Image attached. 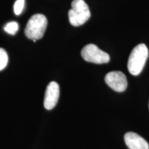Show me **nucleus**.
<instances>
[{"label": "nucleus", "mask_w": 149, "mask_h": 149, "mask_svg": "<svg viewBox=\"0 0 149 149\" xmlns=\"http://www.w3.org/2000/svg\"><path fill=\"white\" fill-rule=\"evenodd\" d=\"M148 57V50L144 44H139L132 50L128 61V69L130 73L137 76L144 68Z\"/></svg>", "instance_id": "1"}, {"label": "nucleus", "mask_w": 149, "mask_h": 149, "mask_svg": "<svg viewBox=\"0 0 149 149\" xmlns=\"http://www.w3.org/2000/svg\"><path fill=\"white\" fill-rule=\"evenodd\" d=\"M48 25V20L42 14H35L31 16L24 30L25 35L35 42L44 36Z\"/></svg>", "instance_id": "2"}, {"label": "nucleus", "mask_w": 149, "mask_h": 149, "mask_svg": "<svg viewBox=\"0 0 149 149\" xmlns=\"http://www.w3.org/2000/svg\"><path fill=\"white\" fill-rule=\"evenodd\" d=\"M91 17L88 6L84 0H73L71 9L68 11L70 24L73 26H79L85 24Z\"/></svg>", "instance_id": "3"}, {"label": "nucleus", "mask_w": 149, "mask_h": 149, "mask_svg": "<svg viewBox=\"0 0 149 149\" xmlns=\"http://www.w3.org/2000/svg\"><path fill=\"white\" fill-rule=\"evenodd\" d=\"M81 55L85 61L94 64H107L110 61L109 54L102 51L97 46L93 44L85 46L81 50Z\"/></svg>", "instance_id": "4"}, {"label": "nucleus", "mask_w": 149, "mask_h": 149, "mask_svg": "<svg viewBox=\"0 0 149 149\" xmlns=\"http://www.w3.org/2000/svg\"><path fill=\"white\" fill-rule=\"evenodd\" d=\"M104 80L110 88L116 92H124L127 88V79L125 74L121 71L109 72L106 74Z\"/></svg>", "instance_id": "5"}, {"label": "nucleus", "mask_w": 149, "mask_h": 149, "mask_svg": "<svg viewBox=\"0 0 149 149\" xmlns=\"http://www.w3.org/2000/svg\"><path fill=\"white\" fill-rule=\"evenodd\" d=\"M59 97V86L56 81H51L46 87L44 105L46 109L51 110L55 107Z\"/></svg>", "instance_id": "6"}, {"label": "nucleus", "mask_w": 149, "mask_h": 149, "mask_svg": "<svg viewBox=\"0 0 149 149\" xmlns=\"http://www.w3.org/2000/svg\"><path fill=\"white\" fill-rule=\"evenodd\" d=\"M126 145L129 149H149L148 142L134 132H128L124 135Z\"/></svg>", "instance_id": "7"}, {"label": "nucleus", "mask_w": 149, "mask_h": 149, "mask_svg": "<svg viewBox=\"0 0 149 149\" xmlns=\"http://www.w3.org/2000/svg\"><path fill=\"white\" fill-rule=\"evenodd\" d=\"M18 29H19L18 24L16 22H8V24H6V25L4 27V30L6 32L12 35H14L16 34V33L18 31Z\"/></svg>", "instance_id": "8"}, {"label": "nucleus", "mask_w": 149, "mask_h": 149, "mask_svg": "<svg viewBox=\"0 0 149 149\" xmlns=\"http://www.w3.org/2000/svg\"><path fill=\"white\" fill-rule=\"evenodd\" d=\"M8 57L6 51L2 48H0V70L6 68L8 64Z\"/></svg>", "instance_id": "9"}, {"label": "nucleus", "mask_w": 149, "mask_h": 149, "mask_svg": "<svg viewBox=\"0 0 149 149\" xmlns=\"http://www.w3.org/2000/svg\"><path fill=\"white\" fill-rule=\"evenodd\" d=\"M25 0H17L14 4V12L17 15H19L23 10Z\"/></svg>", "instance_id": "10"}, {"label": "nucleus", "mask_w": 149, "mask_h": 149, "mask_svg": "<svg viewBox=\"0 0 149 149\" xmlns=\"http://www.w3.org/2000/svg\"><path fill=\"white\" fill-rule=\"evenodd\" d=\"M148 108H149V103H148Z\"/></svg>", "instance_id": "11"}]
</instances>
